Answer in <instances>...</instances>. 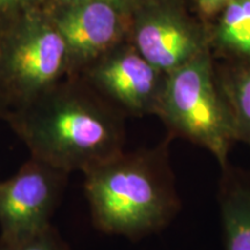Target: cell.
Returning a JSON list of instances; mask_svg holds the SVG:
<instances>
[{"label": "cell", "mask_w": 250, "mask_h": 250, "mask_svg": "<svg viewBox=\"0 0 250 250\" xmlns=\"http://www.w3.org/2000/svg\"><path fill=\"white\" fill-rule=\"evenodd\" d=\"M169 134L153 147L122 151L83 173L96 229L138 241L165 229L182 208Z\"/></svg>", "instance_id": "6da1fadb"}, {"label": "cell", "mask_w": 250, "mask_h": 250, "mask_svg": "<svg viewBox=\"0 0 250 250\" xmlns=\"http://www.w3.org/2000/svg\"><path fill=\"white\" fill-rule=\"evenodd\" d=\"M30 156L71 174L124 151L125 116L109 102L55 85L5 115Z\"/></svg>", "instance_id": "7a4b0ae2"}, {"label": "cell", "mask_w": 250, "mask_h": 250, "mask_svg": "<svg viewBox=\"0 0 250 250\" xmlns=\"http://www.w3.org/2000/svg\"><path fill=\"white\" fill-rule=\"evenodd\" d=\"M155 116L173 138L210 152L220 168L229 164L230 152L239 142L210 50L166 76Z\"/></svg>", "instance_id": "3957f363"}, {"label": "cell", "mask_w": 250, "mask_h": 250, "mask_svg": "<svg viewBox=\"0 0 250 250\" xmlns=\"http://www.w3.org/2000/svg\"><path fill=\"white\" fill-rule=\"evenodd\" d=\"M68 176L30 156L13 176L0 181V237L23 241L52 226Z\"/></svg>", "instance_id": "277c9868"}, {"label": "cell", "mask_w": 250, "mask_h": 250, "mask_svg": "<svg viewBox=\"0 0 250 250\" xmlns=\"http://www.w3.org/2000/svg\"><path fill=\"white\" fill-rule=\"evenodd\" d=\"M68 66L67 45L57 28H41L19 37L0 64L9 105L17 107L52 87Z\"/></svg>", "instance_id": "5b68a950"}, {"label": "cell", "mask_w": 250, "mask_h": 250, "mask_svg": "<svg viewBox=\"0 0 250 250\" xmlns=\"http://www.w3.org/2000/svg\"><path fill=\"white\" fill-rule=\"evenodd\" d=\"M89 78L124 116L155 115L166 74L132 48H112L95 61Z\"/></svg>", "instance_id": "8992f818"}, {"label": "cell", "mask_w": 250, "mask_h": 250, "mask_svg": "<svg viewBox=\"0 0 250 250\" xmlns=\"http://www.w3.org/2000/svg\"><path fill=\"white\" fill-rule=\"evenodd\" d=\"M133 46L166 76L210 50L208 39L198 28L170 11L156 12L140 21Z\"/></svg>", "instance_id": "52a82bcc"}, {"label": "cell", "mask_w": 250, "mask_h": 250, "mask_svg": "<svg viewBox=\"0 0 250 250\" xmlns=\"http://www.w3.org/2000/svg\"><path fill=\"white\" fill-rule=\"evenodd\" d=\"M121 28L112 0H92L81 2L57 29L67 45L70 64H89L116 46Z\"/></svg>", "instance_id": "ba28073f"}, {"label": "cell", "mask_w": 250, "mask_h": 250, "mask_svg": "<svg viewBox=\"0 0 250 250\" xmlns=\"http://www.w3.org/2000/svg\"><path fill=\"white\" fill-rule=\"evenodd\" d=\"M218 203L225 250H250V169L220 168Z\"/></svg>", "instance_id": "9c48e42d"}, {"label": "cell", "mask_w": 250, "mask_h": 250, "mask_svg": "<svg viewBox=\"0 0 250 250\" xmlns=\"http://www.w3.org/2000/svg\"><path fill=\"white\" fill-rule=\"evenodd\" d=\"M217 76L232 112L237 142L250 149V62L233 61L217 71Z\"/></svg>", "instance_id": "30bf717a"}, {"label": "cell", "mask_w": 250, "mask_h": 250, "mask_svg": "<svg viewBox=\"0 0 250 250\" xmlns=\"http://www.w3.org/2000/svg\"><path fill=\"white\" fill-rule=\"evenodd\" d=\"M220 12L215 44L233 61L250 62V0H232Z\"/></svg>", "instance_id": "8fae6325"}, {"label": "cell", "mask_w": 250, "mask_h": 250, "mask_svg": "<svg viewBox=\"0 0 250 250\" xmlns=\"http://www.w3.org/2000/svg\"><path fill=\"white\" fill-rule=\"evenodd\" d=\"M0 250H70V247L52 225L42 233L23 241L11 242L0 237Z\"/></svg>", "instance_id": "7c38bea8"}, {"label": "cell", "mask_w": 250, "mask_h": 250, "mask_svg": "<svg viewBox=\"0 0 250 250\" xmlns=\"http://www.w3.org/2000/svg\"><path fill=\"white\" fill-rule=\"evenodd\" d=\"M232 0H198L199 7L206 14H213L221 11Z\"/></svg>", "instance_id": "4fadbf2b"}, {"label": "cell", "mask_w": 250, "mask_h": 250, "mask_svg": "<svg viewBox=\"0 0 250 250\" xmlns=\"http://www.w3.org/2000/svg\"><path fill=\"white\" fill-rule=\"evenodd\" d=\"M1 76V74H0ZM9 102L7 100V96L5 95L4 93L0 92V118H4L5 115L7 114L9 110Z\"/></svg>", "instance_id": "5bb4252c"}, {"label": "cell", "mask_w": 250, "mask_h": 250, "mask_svg": "<svg viewBox=\"0 0 250 250\" xmlns=\"http://www.w3.org/2000/svg\"><path fill=\"white\" fill-rule=\"evenodd\" d=\"M74 1H78V2H87V1H92V0H74Z\"/></svg>", "instance_id": "9a60e30c"}, {"label": "cell", "mask_w": 250, "mask_h": 250, "mask_svg": "<svg viewBox=\"0 0 250 250\" xmlns=\"http://www.w3.org/2000/svg\"><path fill=\"white\" fill-rule=\"evenodd\" d=\"M6 1H8V0H0V5L4 4V2H6Z\"/></svg>", "instance_id": "2e32d148"}]
</instances>
